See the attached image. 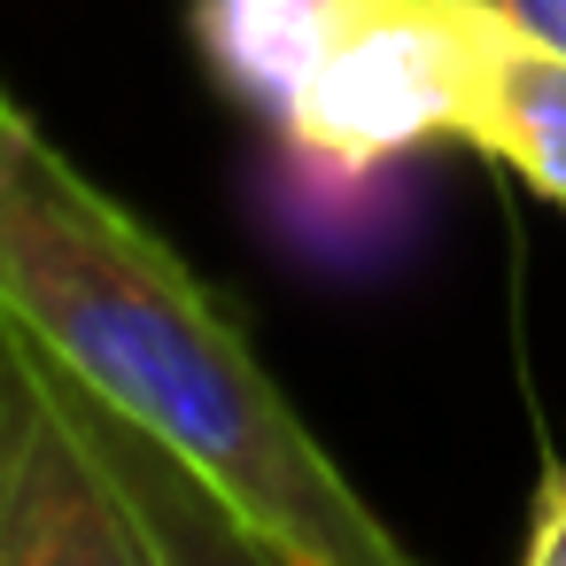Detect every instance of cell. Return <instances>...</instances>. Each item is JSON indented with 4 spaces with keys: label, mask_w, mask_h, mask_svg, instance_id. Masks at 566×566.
I'll return each mask as SVG.
<instances>
[{
    "label": "cell",
    "mask_w": 566,
    "mask_h": 566,
    "mask_svg": "<svg viewBox=\"0 0 566 566\" xmlns=\"http://www.w3.org/2000/svg\"><path fill=\"white\" fill-rule=\"evenodd\" d=\"M520 566H566V465L543 473V489H535V527H527Z\"/></svg>",
    "instance_id": "52a82bcc"
},
{
    "label": "cell",
    "mask_w": 566,
    "mask_h": 566,
    "mask_svg": "<svg viewBox=\"0 0 566 566\" xmlns=\"http://www.w3.org/2000/svg\"><path fill=\"white\" fill-rule=\"evenodd\" d=\"M365 9L373 0H195V40L226 94H241L256 117H280V102Z\"/></svg>",
    "instance_id": "8992f818"
},
{
    "label": "cell",
    "mask_w": 566,
    "mask_h": 566,
    "mask_svg": "<svg viewBox=\"0 0 566 566\" xmlns=\"http://www.w3.org/2000/svg\"><path fill=\"white\" fill-rule=\"evenodd\" d=\"M0 566H164L17 318H0Z\"/></svg>",
    "instance_id": "3957f363"
},
{
    "label": "cell",
    "mask_w": 566,
    "mask_h": 566,
    "mask_svg": "<svg viewBox=\"0 0 566 566\" xmlns=\"http://www.w3.org/2000/svg\"><path fill=\"white\" fill-rule=\"evenodd\" d=\"M0 318L63 373L187 450L303 566H419L357 496L241 318L195 264L94 187L0 86Z\"/></svg>",
    "instance_id": "6da1fadb"
},
{
    "label": "cell",
    "mask_w": 566,
    "mask_h": 566,
    "mask_svg": "<svg viewBox=\"0 0 566 566\" xmlns=\"http://www.w3.org/2000/svg\"><path fill=\"white\" fill-rule=\"evenodd\" d=\"M481 156L512 164L543 202L566 210V48L520 32L481 0L473 24V71H465V125Z\"/></svg>",
    "instance_id": "5b68a950"
},
{
    "label": "cell",
    "mask_w": 566,
    "mask_h": 566,
    "mask_svg": "<svg viewBox=\"0 0 566 566\" xmlns=\"http://www.w3.org/2000/svg\"><path fill=\"white\" fill-rule=\"evenodd\" d=\"M496 17H512L520 32H535V40H551V48H566V0H489Z\"/></svg>",
    "instance_id": "ba28073f"
},
{
    "label": "cell",
    "mask_w": 566,
    "mask_h": 566,
    "mask_svg": "<svg viewBox=\"0 0 566 566\" xmlns=\"http://www.w3.org/2000/svg\"><path fill=\"white\" fill-rule=\"evenodd\" d=\"M473 24L481 0H373L280 102V140L342 187L427 140H458Z\"/></svg>",
    "instance_id": "7a4b0ae2"
},
{
    "label": "cell",
    "mask_w": 566,
    "mask_h": 566,
    "mask_svg": "<svg viewBox=\"0 0 566 566\" xmlns=\"http://www.w3.org/2000/svg\"><path fill=\"white\" fill-rule=\"evenodd\" d=\"M24 334V326H17ZM32 342V334H24ZM40 349V342H32ZM40 365H48V380H55V396H63V411L78 419V434H86V450L102 458V473L125 489V504L140 512V527H148V543H156V558L164 566H303L295 551H280L187 450H171L156 427H140L133 411H117L109 396H94L78 373H63L48 349H40Z\"/></svg>",
    "instance_id": "277c9868"
}]
</instances>
